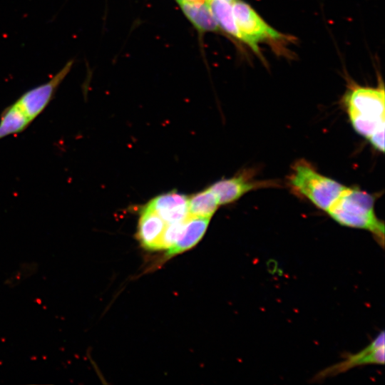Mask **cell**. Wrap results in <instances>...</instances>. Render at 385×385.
Returning a JSON list of instances; mask_svg holds the SVG:
<instances>
[{
	"mask_svg": "<svg viewBox=\"0 0 385 385\" xmlns=\"http://www.w3.org/2000/svg\"><path fill=\"white\" fill-rule=\"evenodd\" d=\"M210 218L188 215L183 231L175 245L168 250V256L186 251L194 247L204 235Z\"/></svg>",
	"mask_w": 385,
	"mask_h": 385,
	"instance_id": "cell-10",
	"label": "cell"
},
{
	"mask_svg": "<svg viewBox=\"0 0 385 385\" xmlns=\"http://www.w3.org/2000/svg\"><path fill=\"white\" fill-rule=\"evenodd\" d=\"M182 10L192 24L201 31H215L219 27L212 13L202 1L177 0Z\"/></svg>",
	"mask_w": 385,
	"mask_h": 385,
	"instance_id": "cell-11",
	"label": "cell"
},
{
	"mask_svg": "<svg viewBox=\"0 0 385 385\" xmlns=\"http://www.w3.org/2000/svg\"><path fill=\"white\" fill-rule=\"evenodd\" d=\"M288 185L295 193L325 212L346 188L340 183L318 173L305 160H299L294 164L288 177Z\"/></svg>",
	"mask_w": 385,
	"mask_h": 385,
	"instance_id": "cell-3",
	"label": "cell"
},
{
	"mask_svg": "<svg viewBox=\"0 0 385 385\" xmlns=\"http://www.w3.org/2000/svg\"><path fill=\"white\" fill-rule=\"evenodd\" d=\"M232 12L242 41L247 43L257 53H260L259 41L265 39H279L282 35L270 26L253 9L244 1L235 0Z\"/></svg>",
	"mask_w": 385,
	"mask_h": 385,
	"instance_id": "cell-4",
	"label": "cell"
},
{
	"mask_svg": "<svg viewBox=\"0 0 385 385\" xmlns=\"http://www.w3.org/2000/svg\"><path fill=\"white\" fill-rule=\"evenodd\" d=\"M188 199L172 192L155 197L145 206L157 213L166 223L185 220L188 216Z\"/></svg>",
	"mask_w": 385,
	"mask_h": 385,
	"instance_id": "cell-8",
	"label": "cell"
},
{
	"mask_svg": "<svg viewBox=\"0 0 385 385\" xmlns=\"http://www.w3.org/2000/svg\"><path fill=\"white\" fill-rule=\"evenodd\" d=\"M138 238L148 250H160L166 222L153 210L145 206L139 219Z\"/></svg>",
	"mask_w": 385,
	"mask_h": 385,
	"instance_id": "cell-9",
	"label": "cell"
},
{
	"mask_svg": "<svg viewBox=\"0 0 385 385\" xmlns=\"http://www.w3.org/2000/svg\"><path fill=\"white\" fill-rule=\"evenodd\" d=\"M187 217L181 221L166 224L160 241V249L168 250L175 245L183 231Z\"/></svg>",
	"mask_w": 385,
	"mask_h": 385,
	"instance_id": "cell-15",
	"label": "cell"
},
{
	"mask_svg": "<svg viewBox=\"0 0 385 385\" xmlns=\"http://www.w3.org/2000/svg\"><path fill=\"white\" fill-rule=\"evenodd\" d=\"M185 1H202V0H185Z\"/></svg>",
	"mask_w": 385,
	"mask_h": 385,
	"instance_id": "cell-17",
	"label": "cell"
},
{
	"mask_svg": "<svg viewBox=\"0 0 385 385\" xmlns=\"http://www.w3.org/2000/svg\"><path fill=\"white\" fill-rule=\"evenodd\" d=\"M73 61H68L48 81L23 93L16 101L28 117L33 121L48 106L56 91L69 73Z\"/></svg>",
	"mask_w": 385,
	"mask_h": 385,
	"instance_id": "cell-5",
	"label": "cell"
},
{
	"mask_svg": "<svg viewBox=\"0 0 385 385\" xmlns=\"http://www.w3.org/2000/svg\"><path fill=\"white\" fill-rule=\"evenodd\" d=\"M226 1H229V2H230L232 4L235 0H226Z\"/></svg>",
	"mask_w": 385,
	"mask_h": 385,
	"instance_id": "cell-16",
	"label": "cell"
},
{
	"mask_svg": "<svg viewBox=\"0 0 385 385\" xmlns=\"http://www.w3.org/2000/svg\"><path fill=\"white\" fill-rule=\"evenodd\" d=\"M31 122L16 102L7 106L0 118V140L23 132Z\"/></svg>",
	"mask_w": 385,
	"mask_h": 385,
	"instance_id": "cell-12",
	"label": "cell"
},
{
	"mask_svg": "<svg viewBox=\"0 0 385 385\" xmlns=\"http://www.w3.org/2000/svg\"><path fill=\"white\" fill-rule=\"evenodd\" d=\"M219 205L217 199L208 188L193 195L188 202V214L210 218Z\"/></svg>",
	"mask_w": 385,
	"mask_h": 385,
	"instance_id": "cell-14",
	"label": "cell"
},
{
	"mask_svg": "<svg viewBox=\"0 0 385 385\" xmlns=\"http://www.w3.org/2000/svg\"><path fill=\"white\" fill-rule=\"evenodd\" d=\"M384 332L381 331L364 349L347 356L344 361L324 369L316 375L314 379L318 381L334 376L356 366L384 364Z\"/></svg>",
	"mask_w": 385,
	"mask_h": 385,
	"instance_id": "cell-7",
	"label": "cell"
},
{
	"mask_svg": "<svg viewBox=\"0 0 385 385\" xmlns=\"http://www.w3.org/2000/svg\"><path fill=\"white\" fill-rule=\"evenodd\" d=\"M346 112L355 131L378 151H384L385 93L377 87L351 84L343 98Z\"/></svg>",
	"mask_w": 385,
	"mask_h": 385,
	"instance_id": "cell-1",
	"label": "cell"
},
{
	"mask_svg": "<svg viewBox=\"0 0 385 385\" xmlns=\"http://www.w3.org/2000/svg\"><path fill=\"white\" fill-rule=\"evenodd\" d=\"M217 23L227 34L242 41L232 12L231 3L226 0H205Z\"/></svg>",
	"mask_w": 385,
	"mask_h": 385,
	"instance_id": "cell-13",
	"label": "cell"
},
{
	"mask_svg": "<svg viewBox=\"0 0 385 385\" xmlns=\"http://www.w3.org/2000/svg\"><path fill=\"white\" fill-rule=\"evenodd\" d=\"M374 203L373 195L346 187L326 212L341 225L370 232L383 247L384 223L377 217Z\"/></svg>",
	"mask_w": 385,
	"mask_h": 385,
	"instance_id": "cell-2",
	"label": "cell"
},
{
	"mask_svg": "<svg viewBox=\"0 0 385 385\" xmlns=\"http://www.w3.org/2000/svg\"><path fill=\"white\" fill-rule=\"evenodd\" d=\"M252 170H244L240 173L214 183L210 189L215 195L219 205L233 202L245 193L260 188L277 186L272 180H258Z\"/></svg>",
	"mask_w": 385,
	"mask_h": 385,
	"instance_id": "cell-6",
	"label": "cell"
}]
</instances>
